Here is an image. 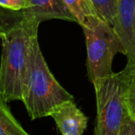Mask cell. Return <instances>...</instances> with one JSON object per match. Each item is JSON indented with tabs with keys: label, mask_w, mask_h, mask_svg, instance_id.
<instances>
[{
	"label": "cell",
	"mask_w": 135,
	"mask_h": 135,
	"mask_svg": "<svg viewBox=\"0 0 135 135\" xmlns=\"http://www.w3.org/2000/svg\"><path fill=\"white\" fill-rule=\"evenodd\" d=\"M71 100L73 95L61 86L49 70L36 34L29 49L21 100L31 119L48 117L56 105Z\"/></svg>",
	"instance_id": "6da1fadb"
},
{
	"label": "cell",
	"mask_w": 135,
	"mask_h": 135,
	"mask_svg": "<svg viewBox=\"0 0 135 135\" xmlns=\"http://www.w3.org/2000/svg\"><path fill=\"white\" fill-rule=\"evenodd\" d=\"M40 22L25 17L21 27L5 34L0 61V95L5 101L22 100L29 49Z\"/></svg>",
	"instance_id": "7a4b0ae2"
},
{
	"label": "cell",
	"mask_w": 135,
	"mask_h": 135,
	"mask_svg": "<svg viewBox=\"0 0 135 135\" xmlns=\"http://www.w3.org/2000/svg\"><path fill=\"white\" fill-rule=\"evenodd\" d=\"M86 45L87 77L94 84L112 75V62L118 53L126 56L119 36L112 26L99 17H92L81 26Z\"/></svg>",
	"instance_id": "3957f363"
},
{
	"label": "cell",
	"mask_w": 135,
	"mask_h": 135,
	"mask_svg": "<svg viewBox=\"0 0 135 135\" xmlns=\"http://www.w3.org/2000/svg\"><path fill=\"white\" fill-rule=\"evenodd\" d=\"M93 85L96 98L94 135H119L128 114L125 71L113 73Z\"/></svg>",
	"instance_id": "277c9868"
},
{
	"label": "cell",
	"mask_w": 135,
	"mask_h": 135,
	"mask_svg": "<svg viewBox=\"0 0 135 135\" xmlns=\"http://www.w3.org/2000/svg\"><path fill=\"white\" fill-rule=\"evenodd\" d=\"M113 28L126 50L127 65L135 64V0H118Z\"/></svg>",
	"instance_id": "5b68a950"
},
{
	"label": "cell",
	"mask_w": 135,
	"mask_h": 135,
	"mask_svg": "<svg viewBox=\"0 0 135 135\" xmlns=\"http://www.w3.org/2000/svg\"><path fill=\"white\" fill-rule=\"evenodd\" d=\"M49 116L55 120L61 135H83L87 128L88 118L77 107L74 100L56 105Z\"/></svg>",
	"instance_id": "8992f818"
},
{
	"label": "cell",
	"mask_w": 135,
	"mask_h": 135,
	"mask_svg": "<svg viewBox=\"0 0 135 135\" xmlns=\"http://www.w3.org/2000/svg\"><path fill=\"white\" fill-rule=\"evenodd\" d=\"M28 2L31 7L23 9L25 17L33 19L40 23L52 19L77 23L74 16L62 0H28Z\"/></svg>",
	"instance_id": "52a82bcc"
},
{
	"label": "cell",
	"mask_w": 135,
	"mask_h": 135,
	"mask_svg": "<svg viewBox=\"0 0 135 135\" xmlns=\"http://www.w3.org/2000/svg\"><path fill=\"white\" fill-rule=\"evenodd\" d=\"M0 135H30L19 123L9 109L8 102L0 95Z\"/></svg>",
	"instance_id": "ba28073f"
},
{
	"label": "cell",
	"mask_w": 135,
	"mask_h": 135,
	"mask_svg": "<svg viewBox=\"0 0 135 135\" xmlns=\"http://www.w3.org/2000/svg\"><path fill=\"white\" fill-rule=\"evenodd\" d=\"M77 23L83 26L90 18L99 17L90 0H62ZM100 18V17H99Z\"/></svg>",
	"instance_id": "9c48e42d"
},
{
	"label": "cell",
	"mask_w": 135,
	"mask_h": 135,
	"mask_svg": "<svg viewBox=\"0 0 135 135\" xmlns=\"http://www.w3.org/2000/svg\"><path fill=\"white\" fill-rule=\"evenodd\" d=\"M25 14L23 10L14 11L0 6V32L6 34L23 24Z\"/></svg>",
	"instance_id": "30bf717a"
},
{
	"label": "cell",
	"mask_w": 135,
	"mask_h": 135,
	"mask_svg": "<svg viewBox=\"0 0 135 135\" xmlns=\"http://www.w3.org/2000/svg\"><path fill=\"white\" fill-rule=\"evenodd\" d=\"M90 1L95 8L98 16L107 24L112 27L114 26L118 0H90Z\"/></svg>",
	"instance_id": "8fae6325"
},
{
	"label": "cell",
	"mask_w": 135,
	"mask_h": 135,
	"mask_svg": "<svg viewBox=\"0 0 135 135\" xmlns=\"http://www.w3.org/2000/svg\"><path fill=\"white\" fill-rule=\"evenodd\" d=\"M127 80L126 86V103L128 113L131 116L135 117V76L131 74L127 69H124Z\"/></svg>",
	"instance_id": "7c38bea8"
},
{
	"label": "cell",
	"mask_w": 135,
	"mask_h": 135,
	"mask_svg": "<svg viewBox=\"0 0 135 135\" xmlns=\"http://www.w3.org/2000/svg\"><path fill=\"white\" fill-rule=\"evenodd\" d=\"M0 6L14 11H21L31 7L28 0H0Z\"/></svg>",
	"instance_id": "4fadbf2b"
},
{
	"label": "cell",
	"mask_w": 135,
	"mask_h": 135,
	"mask_svg": "<svg viewBox=\"0 0 135 135\" xmlns=\"http://www.w3.org/2000/svg\"><path fill=\"white\" fill-rule=\"evenodd\" d=\"M119 135H135V117L128 113L120 129Z\"/></svg>",
	"instance_id": "5bb4252c"
},
{
	"label": "cell",
	"mask_w": 135,
	"mask_h": 135,
	"mask_svg": "<svg viewBox=\"0 0 135 135\" xmlns=\"http://www.w3.org/2000/svg\"><path fill=\"white\" fill-rule=\"evenodd\" d=\"M126 69H127L128 70H129V72L131 74H132L133 76H135V64H133V65H127L126 66Z\"/></svg>",
	"instance_id": "9a60e30c"
},
{
	"label": "cell",
	"mask_w": 135,
	"mask_h": 135,
	"mask_svg": "<svg viewBox=\"0 0 135 135\" xmlns=\"http://www.w3.org/2000/svg\"><path fill=\"white\" fill-rule=\"evenodd\" d=\"M4 36H5V34H4V33H2V32H0V39H3V38H4Z\"/></svg>",
	"instance_id": "2e32d148"
}]
</instances>
